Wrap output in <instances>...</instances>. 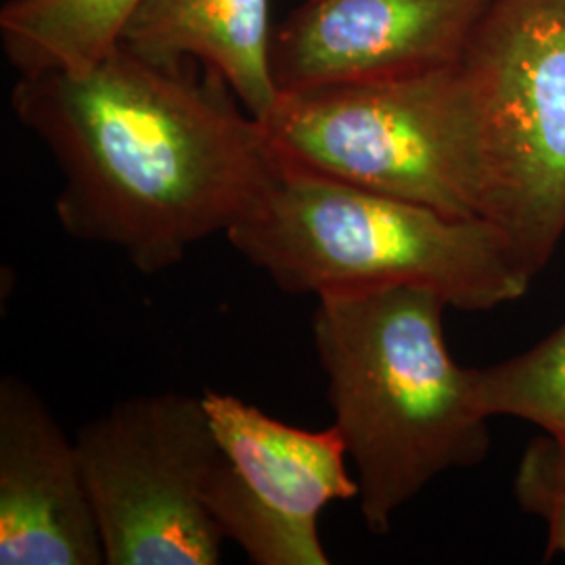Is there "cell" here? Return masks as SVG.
Wrapping results in <instances>:
<instances>
[{
    "label": "cell",
    "mask_w": 565,
    "mask_h": 565,
    "mask_svg": "<svg viewBox=\"0 0 565 565\" xmlns=\"http://www.w3.org/2000/svg\"><path fill=\"white\" fill-rule=\"evenodd\" d=\"M184 65H158L118 44L84 70L20 74L11 93L18 120L63 174L61 228L118 249L142 275L226 235L282 170L233 90Z\"/></svg>",
    "instance_id": "cell-1"
},
{
    "label": "cell",
    "mask_w": 565,
    "mask_h": 565,
    "mask_svg": "<svg viewBox=\"0 0 565 565\" xmlns=\"http://www.w3.org/2000/svg\"><path fill=\"white\" fill-rule=\"evenodd\" d=\"M455 67L482 218L536 277L565 237V0H488Z\"/></svg>",
    "instance_id": "cell-4"
},
{
    "label": "cell",
    "mask_w": 565,
    "mask_h": 565,
    "mask_svg": "<svg viewBox=\"0 0 565 565\" xmlns=\"http://www.w3.org/2000/svg\"><path fill=\"white\" fill-rule=\"evenodd\" d=\"M107 565H218L210 509L218 445L203 396L158 392L114 404L76 436Z\"/></svg>",
    "instance_id": "cell-6"
},
{
    "label": "cell",
    "mask_w": 565,
    "mask_h": 565,
    "mask_svg": "<svg viewBox=\"0 0 565 565\" xmlns=\"http://www.w3.org/2000/svg\"><path fill=\"white\" fill-rule=\"evenodd\" d=\"M488 0H303L273 39L279 93L387 81L457 63Z\"/></svg>",
    "instance_id": "cell-8"
},
{
    "label": "cell",
    "mask_w": 565,
    "mask_h": 565,
    "mask_svg": "<svg viewBox=\"0 0 565 565\" xmlns=\"http://www.w3.org/2000/svg\"><path fill=\"white\" fill-rule=\"evenodd\" d=\"M137 0H11L0 11L7 60L20 74L84 70L118 46Z\"/></svg>",
    "instance_id": "cell-11"
},
{
    "label": "cell",
    "mask_w": 565,
    "mask_h": 565,
    "mask_svg": "<svg viewBox=\"0 0 565 565\" xmlns=\"http://www.w3.org/2000/svg\"><path fill=\"white\" fill-rule=\"evenodd\" d=\"M226 239L296 296L415 285L438 291L450 308L482 312L518 302L534 279L505 233L484 218L450 216L285 163Z\"/></svg>",
    "instance_id": "cell-3"
},
{
    "label": "cell",
    "mask_w": 565,
    "mask_h": 565,
    "mask_svg": "<svg viewBox=\"0 0 565 565\" xmlns=\"http://www.w3.org/2000/svg\"><path fill=\"white\" fill-rule=\"evenodd\" d=\"M78 443L18 375L0 380V565H103Z\"/></svg>",
    "instance_id": "cell-9"
},
{
    "label": "cell",
    "mask_w": 565,
    "mask_h": 565,
    "mask_svg": "<svg viewBox=\"0 0 565 565\" xmlns=\"http://www.w3.org/2000/svg\"><path fill=\"white\" fill-rule=\"evenodd\" d=\"M202 396L218 445L210 509L224 541L256 565H329L319 518L359 494L340 431L282 424L231 394Z\"/></svg>",
    "instance_id": "cell-7"
},
{
    "label": "cell",
    "mask_w": 565,
    "mask_h": 565,
    "mask_svg": "<svg viewBox=\"0 0 565 565\" xmlns=\"http://www.w3.org/2000/svg\"><path fill=\"white\" fill-rule=\"evenodd\" d=\"M260 124L285 166L482 218L473 126L455 63L403 78L279 93Z\"/></svg>",
    "instance_id": "cell-5"
},
{
    "label": "cell",
    "mask_w": 565,
    "mask_h": 565,
    "mask_svg": "<svg viewBox=\"0 0 565 565\" xmlns=\"http://www.w3.org/2000/svg\"><path fill=\"white\" fill-rule=\"evenodd\" d=\"M118 44L168 67L200 61L256 120L279 97L268 0H137Z\"/></svg>",
    "instance_id": "cell-10"
},
{
    "label": "cell",
    "mask_w": 565,
    "mask_h": 565,
    "mask_svg": "<svg viewBox=\"0 0 565 565\" xmlns=\"http://www.w3.org/2000/svg\"><path fill=\"white\" fill-rule=\"evenodd\" d=\"M446 308L438 291L415 285L317 298L312 342L333 427L364 525L377 536L436 478L482 463L490 450L473 369L446 343Z\"/></svg>",
    "instance_id": "cell-2"
},
{
    "label": "cell",
    "mask_w": 565,
    "mask_h": 565,
    "mask_svg": "<svg viewBox=\"0 0 565 565\" xmlns=\"http://www.w3.org/2000/svg\"><path fill=\"white\" fill-rule=\"evenodd\" d=\"M518 507L546 527V559L565 557V443L548 434L530 440L513 476Z\"/></svg>",
    "instance_id": "cell-13"
},
{
    "label": "cell",
    "mask_w": 565,
    "mask_h": 565,
    "mask_svg": "<svg viewBox=\"0 0 565 565\" xmlns=\"http://www.w3.org/2000/svg\"><path fill=\"white\" fill-rule=\"evenodd\" d=\"M473 396L488 419H522L565 443V323L527 352L473 369Z\"/></svg>",
    "instance_id": "cell-12"
}]
</instances>
